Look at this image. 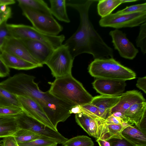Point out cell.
<instances>
[{
  "instance_id": "1",
  "label": "cell",
  "mask_w": 146,
  "mask_h": 146,
  "mask_svg": "<svg viewBox=\"0 0 146 146\" xmlns=\"http://www.w3.org/2000/svg\"><path fill=\"white\" fill-rule=\"evenodd\" d=\"M95 0L66 1V6L79 13V25L75 32L65 42L73 58L86 53L92 55L94 59L113 58V51L96 30L90 20L89 12Z\"/></svg>"
},
{
  "instance_id": "2",
  "label": "cell",
  "mask_w": 146,
  "mask_h": 146,
  "mask_svg": "<svg viewBox=\"0 0 146 146\" xmlns=\"http://www.w3.org/2000/svg\"><path fill=\"white\" fill-rule=\"evenodd\" d=\"M35 78L33 76L20 73L0 82V86L16 96H27L34 100L57 129L58 123L64 122L71 115L70 110L74 105L57 98L48 90L41 91Z\"/></svg>"
},
{
  "instance_id": "3",
  "label": "cell",
  "mask_w": 146,
  "mask_h": 146,
  "mask_svg": "<svg viewBox=\"0 0 146 146\" xmlns=\"http://www.w3.org/2000/svg\"><path fill=\"white\" fill-rule=\"evenodd\" d=\"M48 83L50 85L48 90L50 93L73 105L89 103L93 97L72 74L56 78Z\"/></svg>"
},
{
  "instance_id": "4",
  "label": "cell",
  "mask_w": 146,
  "mask_h": 146,
  "mask_svg": "<svg viewBox=\"0 0 146 146\" xmlns=\"http://www.w3.org/2000/svg\"><path fill=\"white\" fill-rule=\"evenodd\" d=\"M88 72L92 77L125 81L135 79L136 75L113 58L94 59L89 64Z\"/></svg>"
},
{
  "instance_id": "5",
  "label": "cell",
  "mask_w": 146,
  "mask_h": 146,
  "mask_svg": "<svg viewBox=\"0 0 146 146\" xmlns=\"http://www.w3.org/2000/svg\"><path fill=\"white\" fill-rule=\"evenodd\" d=\"M11 36L19 39H27L41 42L54 50L61 45L64 35L53 36L44 33L33 27L23 24H7Z\"/></svg>"
},
{
  "instance_id": "6",
  "label": "cell",
  "mask_w": 146,
  "mask_h": 146,
  "mask_svg": "<svg viewBox=\"0 0 146 146\" xmlns=\"http://www.w3.org/2000/svg\"><path fill=\"white\" fill-rule=\"evenodd\" d=\"M74 59L68 46L64 44L53 50L45 64L57 78L72 74Z\"/></svg>"
},
{
  "instance_id": "7",
  "label": "cell",
  "mask_w": 146,
  "mask_h": 146,
  "mask_svg": "<svg viewBox=\"0 0 146 146\" xmlns=\"http://www.w3.org/2000/svg\"><path fill=\"white\" fill-rule=\"evenodd\" d=\"M16 118L19 129L28 130L39 135L51 138L58 144H62L68 139L58 131L45 125L28 115L23 111L16 116Z\"/></svg>"
},
{
  "instance_id": "8",
  "label": "cell",
  "mask_w": 146,
  "mask_h": 146,
  "mask_svg": "<svg viewBox=\"0 0 146 146\" xmlns=\"http://www.w3.org/2000/svg\"><path fill=\"white\" fill-rule=\"evenodd\" d=\"M20 7L23 15L38 31L48 35L57 36L63 30V27L52 16L41 14L26 7Z\"/></svg>"
},
{
  "instance_id": "9",
  "label": "cell",
  "mask_w": 146,
  "mask_h": 146,
  "mask_svg": "<svg viewBox=\"0 0 146 146\" xmlns=\"http://www.w3.org/2000/svg\"><path fill=\"white\" fill-rule=\"evenodd\" d=\"M146 11L131 14L118 15L111 13L101 18L99 21L100 26L118 29L122 28L133 27L146 22Z\"/></svg>"
},
{
  "instance_id": "10",
  "label": "cell",
  "mask_w": 146,
  "mask_h": 146,
  "mask_svg": "<svg viewBox=\"0 0 146 146\" xmlns=\"http://www.w3.org/2000/svg\"><path fill=\"white\" fill-rule=\"evenodd\" d=\"M109 34L112 38L115 49L117 50L121 57L132 60L136 57L138 50L127 38L125 33L116 29L111 31Z\"/></svg>"
},
{
  "instance_id": "11",
  "label": "cell",
  "mask_w": 146,
  "mask_h": 146,
  "mask_svg": "<svg viewBox=\"0 0 146 146\" xmlns=\"http://www.w3.org/2000/svg\"><path fill=\"white\" fill-rule=\"evenodd\" d=\"M16 96L23 111L45 125L58 131L52 124L42 107L37 102L28 96Z\"/></svg>"
},
{
  "instance_id": "12",
  "label": "cell",
  "mask_w": 146,
  "mask_h": 146,
  "mask_svg": "<svg viewBox=\"0 0 146 146\" xmlns=\"http://www.w3.org/2000/svg\"><path fill=\"white\" fill-rule=\"evenodd\" d=\"M2 50L3 52H5L19 57L39 67L43 66L32 56L20 39L11 36L7 37L3 46Z\"/></svg>"
},
{
  "instance_id": "13",
  "label": "cell",
  "mask_w": 146,
  "mask_h": 146,
  "mask_svg": "<svg viewBox=\"0 0 146 146\" xmlns=\"http://www.w3.org/2000/svg\"><path fill=\"white\" fill-rule=\"evenodd\" d=\"M93 88L102 95L118 96L124 91L125 81L96 78L92 83Z\"/></svg>"
},
{
  "instance_id": "14",
  "label": "cell",
  "mask_w": 146,
  "mask_h": 146,
  "mask_svg": "<svg viewBox=\"0 0 146 146\" xmlns=\"http://www.w3.org/2000/svg\"><path fill=\"white\" fill-rule=\"evenodd\" d=\"M32 56L42 65L45 62L54 50L44 43L36 40L20 39Z\"/></svg>"
},
{
  "instance_id": "15",
  "label": "cell",
  "mask_w": 146,
  "mask_h": 146,
  "mask_svg": "<svg viewBox=\"0 0 146 146\" xmlns=\"http://www.w3.org/2000/svg\"><path fill=\"white\" fill-rule=\"evenodd\" d=\"M120 96L119 101L110 110L108 116L117 111L124 113L125 111L132 105L146 102L142 94L136 90L127 91L123 93Z\"/></svg>"
},
{
  "instance_id": "16",
  "label": "cell",
  "mask_w": 146,
  "mask_h": 146,
  "mask_svg": "<svg viewBox=\"0 0 146 146\" xmlns=\"http://www.w3.org/2000/svg\"><path fill=\"white\" fill-rule=\"evenodd\" d=\"M120 97V96H98L93 97L90 103L98 108L101 118L106 119L110 110L118 102Z\"/></svg>"
},
{
  "instance_id": "17",
  "label": "cell",
  "mask_w": 146,
  "mask_h": 146,
  "mask_svg": "<svg viewBox=\"0 0 146 146\" xmlns=\"http://www.w3.org/2000/svg\"><path fill=\"white\" fill-rule=\"evenodd\" d=\"M0 56L9 68L18 70H29L39 67L37 65L5 51H3Z\"/></svg>"
},
{
  "instance_id": "18",
  "label": "cell",
  "mask_w": 146,
  "mask_h": 146,
  "mask_svg": "<svg viewBox=\"0 0 146 146\" xmlns=\"http://www.w3.org/2000/svg\"><path fill=\"white\" fill-rule=\"evenodd\" d=\"M121 134L123 138L136 146H146V134L135 126L130 125L124 128Z\"/></svg>"
},
{
  "instance_id": "19",
  "label": "cell",
  "mask_w": 146,
  "mask_h": 146,
  "mask_svg": "<svg viewBox=\"0 0 146 146\" xmlns=\"http://www.w3.org/2000/svg\"><path fill=\"white\" fill-rule=\"evenodd\" d=\"M146 102L135 104L124 112L127 122L131 125H137L146 112Z\"/></svg>"
},
{
  "instance_id": "20",
  "label": "cell",
  "mask_w": 146,
  "mask_h": 146,
  "mask_svg": "<svg viewBox=\"0 0 146 146\" xmlns=\"http://www.w3.org/2000/svg\"><path fill=\"white\" fill-rule=\"evenodd\" d=\"M50 10L52 15L60 21L69 23L70 20L67 13L66 0H49Z\"/></svg>"
},
{
  "instance_id": "21",
  "label": "cell",
  "mask_w": 146,
  "mask_h": 146,
  "mask_svg": "<svg viewBox=\"0 0 146 146\" xmlns=\"http://www.w3.org/2000/svg\"><path fill=\"white\" fill-rule=\"evenodd\" d=\"M16 117L0 116V138L12 135L19 129Z\"/></svg>"
},
{
  "instance_id": "22",
  "label": "cell",
  "mask_w": 146,
  "mask_h": 146,
  "mask_svg": "<svg viewBox=\"0 0 146 146\" xmlns=\"http://www.w3.org/2000/svg\"><path fill=\"white\" fill-rule=\"evenodd\" d=\"M19 7L30 9L37 12L43 14L52 16L50 7L42 0H17Z\"/></svg>"
},
{
  "instance_id": "23",
  "label": "cell",
  "mask_w": 146,
  "mask_h": 146,
  "mask_svg": "<svg viewBox=\"0 0 146 146\" xmlns=\"http://www.w3.org/2000/svg\"><path fill=\"white\" fill-rule=\"evenodd\" d=\"M98 1L97 11L101 18L111 14L115 9L123 3L122 0H100Z\"/></svg>"
},
{
  "instance_id": "24",
  "label": "cell",
  "mask_w": 146,
  "mask_h": 146,
  "mask_svg": "<svg viewBox=\"0 0 146 146\" xmlns=\"http://www.w3.org/2000/svg\"><path fill=\"white\" fill-rule=\"evenodd\" d=\"M0 106H11L21 108L17 96L1 87Z\"/></svg>"
},
{
  "instance_id": "25",
  "label": "cell",
  "mask_w": 146,
  "mask_h": 146,
  "mask_svg": "<svg viewBox=\"0 0 146 146\" xmlns=\"http://www.w3.org/2000/svg\"><path fill=\"white\" fill-rule=\"evenodd\" d=\"M12 135L14 137L18 143L28 142L37 139L47 137L21 129H19Z\"/></svg>"
},
{
  "instance_id": "26",
  "label": "cell",
  "mask_w": 146,
  "mask_h": 146,
  "mask_svg": "<svg viewBox=\"0 0 146 146\" xmlns=\"http://www.w3.org/2000/svg\"><path fill=\"white\" fill-rule=\"evenodd\" d=\"M63 146H94L91 139L85 135H79L68 139L62 144Z\"/></svg>"
},
{
  "instance_id": "27",
  "label": "cell",
  "mask_w": 146,
  "mask_h": 146,
  "mask_svg": "<svg viewBox=\"0 0 146 146\" xmlns=\"http://www.w3.org/2000/svg\"><path fill=\"white\" fill-rule=\"evenodd\" d=\"M18 143L19 146H56L58 144L54 140L48 137L37 139L28 142Z\"/></svg>"
},
{
  "instance_id": "28",
  "label": "cell",
  "mask_w": 146,
  "mask_h": 146,
  "mask_svg": "<svg viewBox=\"0 0 146 146\" xmlns=\"http://www.w3.org/2000/svg\"><path fill=\"white\" fill-rule=\"evenodd\" d=\"M80 107L81 113L87 115L93 119L96 120H106L101 118L98 108L90 103L80 105Z\"/></svg>"
},
{
  "instance_id": "29",
  "label": "cell",
  "mask_w": 146,
  "mask_h": 146,
  "mask_svg": "<svg viewBox=\"0 0 146 146\" xmlns=\"http://www.w3.org/2000/svg\"><path fill=\"white\" fill-rule=\"evenodd\" d=\"M146 22L141 24L139 29V32L136 40V45L139 47L142 53L146 52Z\"/></svg>"
},
{
  "instance_id": "30",
  "label": "cell",
  "mask_w": 146,
  "mask_h": 146,
  "mask_svg": "<svg viewBox=\"0 0 146 146\" xmlns=\"http://www.w3.org/2000/svg\"><path fill=\"white\" fill-rule=\"evenodd\" d=\"M146 11V3L136 4L127 7L125 8L117 11L118 15L128 14Z\"/></svg>"
},
{
  "instance_id": "31",
  "label": "cell",
  "mask_w": 146,
  "mask_h": 146,
  "mask_svg": "<svg viewBox=\"0 0 146 146\" xmlns=\"http://www.w3.org/2000/svg\"><path fill=\"white\" fill-rule=\"evenodd\" d=\"M23 111L20 108L0 106V116H16L21 113Z\"/></svg>"
},
{
  "instance_id": "32",
  "label": "cell",
  "mask_w": 146,
  "mask_h": 146,
  "mask_svg": "<svg viewBox=\"0 0 146 146\" xmlns=\"http://www.w3.org/2000/svg\"><path fill=\"white\" fill-rule=\"evenodd\" d=\"M106 124L107 125L110 139L112 138L122 139L123 138L121 134L123 129L121 125Z\"/></svg>"
},
{
  "instance_id": "33",
  "label": "cell",
  "mask_w": 146,
  "mask_h": 146,
  "mask_svg": "<svg viewBox=\"0 0 146 146\" xmlns=\"http://www.w3.org/2000/svg\"><path fill=\"white\" fill-rule=\"evenodd\" d=\"M7 21H4L0 25V55L3 52L2 47L6 38L11 36L7 27Z\"/></svg>"
},
{
  "instance_id": "34",
  "label": "cell",
  "mask_w": 146,
  "mask_h": 146,
  "mask_svg": "<svg viewBox=\"0 0 146 146\" xmlns=\"http://www.w3.org/2000/svg\"><path fill=\"white\" fill-rule=\"evenodd\" d=\"M12 11L9 7L5 6H0V25L4 21L11 17Z\"/></svg>"
},
{
  "instance_id": "35",
  "label": "cell",
  "mask_w": 146,
  "mask_h": 146,
  "mask_svg": "<svg viewBox=\"0 0 146 146\" xmlns=\"http://www.w3.org/2000/svg\"><path fill=\"white\" fill-rule=\"evenodd\" d=\"M107 141L112 146H136L124 138L122 139H111Z\"/></svg>"
},
{
  "instance_id": "36",
  "label": "cell",
  "mask_w": 146,
  "mask_h": 146,
  "mask_svg": "<svg viewBox=\"0 0 146 146\" xmlns=\"http://www.w3.org/2000/svg\"><path fill=\"white\" fill-rule=\"evenodd\" d=\"M1 141L3 146H19L15 138L13 135L5 137Z\"/></svg>"
},
{
  "instance_id": "37",
  "label": "cell",
  "mask_w": 146,
  "mask_h": 146,
  "mask_svg": "<svg viewBox=\"0 0 146 146\" xmlns=\"http://www.w3.org/2000/svg\"><path fill=\"white\" fill-rule=\"evenodd\" d=\"M123 121L120 118L115 117L111 115L108 116L105 122L107 124H120Z\"/></svg>"
},
{
  "instance_id": "38",
  "label": "cell",
  "mask_w": 146,
  "mask_h": 146,
  "mask_svg": "<svg viewBox=\"0 0 146 146\" xmlns=\"http://www.w3.org/2000/svg\"><path fill=\"white\" fill-rule=\"evenodd\" d=\"M0 72L3 77L9 74L10 70L2 59L0 56Z\"/></svg>"
},
{
  "instance_id": "39",
  "label": "cell",
  "mask_w": 146,
  "mask_h": 146,
  "mask_svg": "<svg viewBox=\"0 0 146 146\" xmlns=\"http://www.w3.org/2000/svg\"><path fill=\"white\" fill-rule=\"evenodd\" d=\"M146 112H145L139 123L135 126L146 134Z\"/></svg>"
},
{
  "instance_id": "40",
  "label": "cell",
  "mask_w": 146,
  "mask_h": 146,
  "mask_svg": "<svg viewBox=\"0 0 146 146\" xmlns=\"http://www.w3.org/2000/svg\"><path fill=\"white\" fill-rule=\"evenodd\" d=\"M136 86L142 90L145 94L146 93V77L139 78L136 84Z\"/></svg>"
},
{
  "instance_id": "41",
  "label": "cell",
  "mask_w": 146,
  "mask_h": 146,
  "mask_svg": "<svg viewBox=\"0 0 146 146\" xmlns=\"http://www.w3.org/2000/svg\"><path fill=\"white\" fill-rule=\"evenodd\" d=\"M69 111L71 114L72 113L76 114L81 113L80 105H76L73 106L70 109Z\"/></svg>"
},
{
  "instance_id": "42",
  "label": "cell",
  "mask_w": 146,
  "mask_h": 146,
  "mask_svg": "<svg viewBox=\"0 0 146 146\" xmlns=\"http://www.w3.org/2000/svg\"><path fill=\"white\" fill-rule=\"evenodd\" d=\"M96 141L99 146H112L110 143L107 140L97 139Z\"/></svg>"
},
{
  "instance_id": "43",
  "label": "cell",
  "mask_w": 146,
  "mask_h": 146,
  "mask_svg": "<svg viewBox=\"0 0 146 146\" xmlns=\"http://www.w3.org/2000/svg\"><path fill=\"white\" fill-rule=\"evenodd\" d=\"M111 115L115 117H119L121 118L123 121L127 122L126 118L124 114L121 112L118 111L112 113Z\"/></svg>"
},
{
  "instance_id": "44",
  "label": "cell",
  "mask_w": 146,
  "mask_h": 146,
  "mask_svg": "<svg viewBox=\"0 0 146 146\" xmlns=\"http://www.w3.org/2000/svg\"><path fill=\"white\" fill-rule=\"evenodd\" d=\"M0 2L2 5L6 6L15 3V1L14 0H0Z\"/></svg>"
},
{
  "instance_id": "45",
  "label": "cell",
  "mask_w": 146,
  "mask_h": 146,
  "mask_svg": "<svg viewBox=\"0 0 146 146\" xmlns=\"http://www.w3.org/2000/svg\"><path fill=\"white\" fill-rule=\"evenodd\" d=\"M121 125L122 126L123 129L127 127L130 125H131L127 122L124 121H123L122 122L121 124Z\"/></svg>"
},
{
  "instance_id": "46",
  "label": "cell",
  "mask_w": 146,
  "mask_h": 146,
  "mask_svg": "<svg viewBox=\"0 0 146 146\" xmlns=\"http://www.w3.org/2000/svg\"><path fill=\"white\" fill-rule=\"evenodd\" d=\"M137 0H122L123 3L133 2L137 1Z\"/></svg>"
},
{
  "instance_id": "47",
  "label": "cell",
  "mask_w": 146,
  "mask_h": 146,
  "mask_svg": "<svg viewBox=\"0 0 146 146\" xmlns=\"http://www.w3.org/2000/svg\"><path fill=\"white\" fill-rule=\"evenodd\" d=\"M0 146H3L2 141H0Z\"/></svg>"
},
{
  "instance_id": "48",
  "label": "cell",
  "mask_w": 146,
  "mask_h": 146,
  "mask_svg": "<svg viewBox=\"0 0 146 146\" xmlns=\"http://www.w3.org/2000/svg\"><path fill=\"white\" fill-rule=\"evenodd\" d=\"M0 77H3V75L1 74V73L0 72Z\"/></svg>"
},
{
  "instance_id": "49",
  "label": "cell",
  "mask_w": 146,
  "mask_h": 146,
  "mask_svg": "<svg viewBox=\"0 0 146 146\" xmlns=\"http://www.w3.org/2000/svg\"><path fill=\"white\" fill-rule=\"evenodd\" d=\"M1 5H2L1 4V3L0 2V6H1Z\"/></svg>"
}]
</instances>
